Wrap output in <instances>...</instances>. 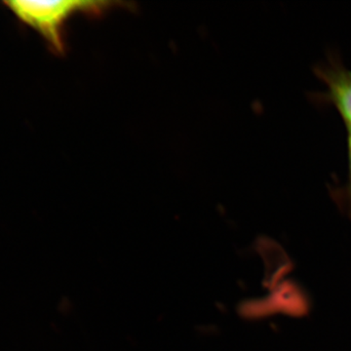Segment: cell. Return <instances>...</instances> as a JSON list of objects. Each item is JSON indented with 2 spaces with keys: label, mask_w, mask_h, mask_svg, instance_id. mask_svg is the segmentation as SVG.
Here are the masks:
<instances>
[{
  "label": "cell",
  "mask_w": 351,
  "mask_h": 351,
  "mask_svg": "<svg viewBox=\"0 0 351 351\" xmlns=\"http://www.w3.org/2000/svg\"><path fill=\"white\" fill-rule=\"evenodd\" d=\"M112 2L105 1H16L6 2V5L25 24L31 25L43 34L44 38L57 52L64 49L63 25L69 16L76 12L100 14Z\"/></svg>",
  "instance_id": "6da1fadb"
},
{
  "label": "cell",
  "mask_w": 351,
  "mask_h": 351,
  "mask_svg": "<svg viewBox=\"0 0 351 351\" xmlns=\"http://www.w3.org/2000/svg\"><path fill=\"white\" fill-rule=\"evenodd\" d=\"M316 73L326 85V100L336 108L351 133V71L341 63L332 62L320 66Z\"/></svg>",
  "instance_id": "7a4b0ae2"
},
{
  "label": "cell",
  "mask_w": 351,
  "mask_h": 351,
  "mask_svg": "<svg viewBox=\"0 0 351 351\" xmlns=\"http://www.w3.org/2000/svg\"><path fill=\"white\" fill-rule=\"evenodd\" d=\"M348 195L351 198V133H348Z\"/></svg>",
  "instance_id": "3957f363"
}]
</instances>
